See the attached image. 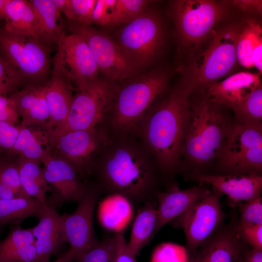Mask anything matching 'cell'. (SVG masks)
I'll return each mask as SVG.
<instances>
[{
    "label": "cell",
    "instance_id": "7",
    "mask_svg": "<svg viewBox=\"0 0 262 262\" xmlns=\"http://www.w3.org/2000/svg\"><path fill=\"white\" fill-rule=\"evenodd\" d=\"M115 41L122 51L139 71L153 63L164 46V33L158 16L145 11L124 24Z\"/></svg>",
    "mask_w": 262,
    "mask_h": 262
},
{
    "label": "cell",
    "instance_id": "34",
    "mask_svg": "<svg viewBox=\"0 0 262 262\" xmlns=\"http://www.w3.org/2000/svg\"><path fill=\"white\" fill-rule=\"evenodd\" d=\"M115 234L104 239L82 255L76 262H115Z\"/></svg>",
    "mask_w": 262,
    "mask_h": 262
},
{
    "label": "cell",
    "instance_id": "18",
    "mask_svg": "<svg viewBox=\"0 0 262 262\" xmlns=\"http://www.w3.org/2000/svg\"><path fill=\"white\" fill-rule=\"evenodd\" d=\"M212 192L201 185L181 190L176 182L172 183L165 191L159 192L156 197L157 217L153 238L165 225Z\"/></svg>",
    "mask_w": 262,
    "mask_h": 262
},
{
    "label": "cell",
    "instance_id": "14",
    "mask_svg": "<svg viewBox=\"0 0 262 262\" xmlns=\"http://www.w3.org/2000/svg\"><path fill=\"white\" fill-rule=\"evenodd\" d=\"M98 199L97 193L85 188L75 211L62 215L66 242L69 244L67 252L72 261H77L99 242L93 228V215Z\"/></svg>",
    "mask_w": 262,
    "mask_h": 262
},
{
    "label": "cell",
    "instance_id": "2",
    "mask_svg": "<svg viewBox=\"0 0 262 262\" xmlns=\"http://www.w3.org/2000/svg\"><path fill=\"white\" fill-rule=\"evenodd\" d=\"M188 98L177 88L155 108L147 121V143L165 171L175 167L182 150L190 121Z\"/></svg>",
    "mask_w": 262,
    "mask_h": 262
},
{
    "label": "cell",
    "instance_id": "5",
    "mask_svg": "<svg viewBox=\"0 0 262 262\" xmlns=\"http://www.w3.org/2000/svg\"><path fill=\"white\" fill-rule=\"evenodd\" d=\"M169 76L165 70L153 69L127 79L118 89L115 87L112 102L115 126L127 129L143 117L166 89Z\"/></svg>",
    "mask_w": 262,
    "mask_h": 262
},
{
    "label": "cell",
    "instance_id": "13",
    "mask_svg": "<svg viewBox=\"0 0 262 262\" xmlns=\"http://www.w3.org/2000/svg\"><path fill=\"white\" fill-rule=\"evenodd\" d=\"M70 31L86 42L99 71L110 81L125 80L139 73L124 54L115 40L89 25L70 21Z\"/></svg>",
    "mask_w": 262,
    "mask_h": 262
},
{
    "label": "cell",
    "instance_id": "50",
    "mask_svg": "<svg viewBox=\"0 0 262 262\" xmlns=\"http://www.w3.org/2000/svg\"><path fill=\"white\" fill-rule=\"evenodd\" d=\"M72 260L68 254V253H66L64 255L62 256L60 258H59L58 259H57L56 261H55L53 262H72ZM50 262L49 261H45V262Z\"/></svg>",
    "mask_w": 262,
    "mask_h": 262
},
{
    "label": "cell",
    "instance_id": "47",
    "mask_svg": "<svg viewBox=\"0 0 262 262\" xmlns=\"http://www.w3.org/2000/svg\"><path fill=\"white\" fill-rule=\"evenodd\" d=\"M244 12L261 15L262 1L260 0H234L229 1Z\"/></svg>",
    "mask_w": 262,
    "mask_h": 262
},
{
    "label": "cell",
    "instance_id": "29",
    "mask_svg": "<svg viewBox=\"0 0 262 262\" xmlns=\"http://www.w3.org/2000/svg\"><path fill=\"white\" fill-rule=\"evenodd\" d=\"M131 203L123 196L113 194L99 207L101 223L108 229L118 231L130 221L132 214Z\"/></svg>",
    "mask_w": 262,
    "mask_h": 262
},
{
    "label": "cell",
    "instance_id": "10",
    "mask_svg": "<svg viewBox=\"0 0 262 262\" xmlns=\"http://www.w3.org/2000/svg\"><path fill=\"white\" fill-rule=\"evenodd\" d=\"M212 194L190 207L172 221L184 231L186 251L191 257L224 224L225 214L220 198L222 194L213 189Z\"/></svg>",
    "mask_w": 262,
    "mask_h": 262
},
{
    "label": "cell",
    "instance_id": "33",
    "mask_svg": "<svg viewBox=\"0 0 262 262\" xmlns=\"http://www.w3.org/2000/svg\"><path fill=\"white\" fill-rule=\"evenodd\" d=\"M151 1L116 0L110 25L125 24L136 18L145 11Z\"/></svg>",
    "mask_w": 262,
    "mask_h": 262
},
{
    "label": "cell",
    "instance_id": "6",
    "mask_svg": "<svg viewBox=\"0 0 262 262\" xmlns=\"http://www.w3.org/2000/svg\"><path fill=\"white\" fill-rule=\"evenodd\" d=\"M219 165L231 174L261 175L262 124L237 121L231 129L219 156Z\"/></svg>",
    "mask_w": 262,
    "mask_h": 262
},
{
    "label": "cell",
    "instance_id": "42",
    "mask_svg": "<svg viewBox=\"0 0 262 262\" xmlns=\"http://www.w3.org/2000/svg\"><path fill=\"white\" fill-rule=\"evenodd\" d=\"M116 0H96L93 12V23L99 26L110 25Z\"/></svg>",
    "mask_w": 262,
    "mask_h": 262
},
{
    "label": "cell",
    "instance_id": "26",
    "mask_svg": "<svg viewBox=\"0 0 262 262\" xmlns=\"http://www.w3.org/2000/svg\"><path fill=\"white\" fill-rule=\"evenodd\" d=\"M157 209L156 199L147 201L136 216L127 243L129 249L135 256L153 238L157 221Z\"/></svg>",
    "mask_w": 262,
    "mask_h": 262
},
{
    "label": "cell",
    "instance_id": "45",
    "mask_svg": "<svg viewBox=\"0 0 262 262\" xmlns=\"http://www.w3.org/2000/svg\"><path fill=\"white\" fill-rule=\"evenodd\" d=\"M20 126L0 122V152H10L19 134Z\"/></svg>",
    "mask_w": 262,
    "mask_h": 262
},
{
    "label": "cell",
    "instance_id": "22",
    "mask_svg": "<svg viewBox=\"0 0 262 262\" xmlns=\"http://www.w3.org/2000/svg\"><path fill=\"white\" fill-rule=\"evenodd\" d=\"M44 86L49 115L45 129L49 131L62 126L66 121L71 105L73 97L72 91L74 88L67 79L54 69Z\"/></svg>",
    "mask_w": 262,
    "mask_h": 262
},
{
    "label": "cell",
    "instance_id": "1",
    "mask_svg": "<svg viewBox=\"0 0 262 262\" xmlns=\"http://www.w3.org/2000/svg\"><path fill=\"white\" fill-rule=\"evenodd\" d=\"M239 26L233 24L213 30L201 43L190 51L178 87L184 94L189 97L233 70L238 63L236 45Z\"/></svg>",
    "mask_w": 262,
    "mask_h": 262
},
{
    "label": "cell",
    "instance_id": "23",
    "mask_svg": "<svg viewBox=\"0 0 262 262\" xmlns=\"http://www.w3.org/2000/svg\"><path fill=\"white\" fill-rule=\"evenodd\" d=\"M16 105L21 127L37 126L46 127L49 115L43 85L32 84L11 94Z\"/></svg>",
    "mask_w": 262,
    "mask_h": 262
},
{
    "label": "cell",
    "instance_id": "32",
    "mask_svg": "<svg viewBox=\"0 0 262 262\" xmlns=\"http://www.w3.org/2000/svg\"><path fill=\"white\" fill-rule=\"evenodd\" d=\"M240 122L262 124V87L259 85L243 101L232 109Z\"/></svg>",
    "mask_w": 262,
    "mask_h": 262
},
{
    "label": "cell",
    "instance_id": "43",
    "mask_svg": "<svg viewBox=\"0 0 262 262\" xmlns=\"http://www.w3.org/2000/svg\"><path fill=\"white\" fill-rule=\"evenodd\" d=\"M237 229L243 241L251 247L262 249V224L241 225Z\"/></svg>",
    "mask_w": 262,
    "mask_h": 262
},
{
    "label": "cell",
    "instance_id": "36",
    "mask_svg": "<svg viewBox=\"0 0 262 262\" xmlns=\"http://www.w3.org/2000/svg\"><path fill=\"white\" fill-rule=\"evenodd\" d=\"M236 206L239 212L238 223L241 225L262 224V198L238 203Z\"/></svg>",
    "mask_w": 262,
    "mask_h": 262
},
{
    "label": "cell",
    "instance_id": "3",
    "mask_svg": "<svg viewBox=\"0 0 262 262\" xmlns=\"http://www.w3.org/2000/svg\"><path fill=\"white\" fill-rule=\"evenodd\" d=\"M198 90V97L191 102L188 99L190 121L182 151L192 163L201 165L219 157L232 123L223 106L210 101Z\"/></svg>",
    "mask_w": 262,
    "mask_h": 262
},
{
    "label": "cell",
    "instance_id": "8",
    "mask_svg": "<svg viewBox=\"0 0 262 262\" xmlns=\"http://www.w3.org/2000/svg\"><path fill=\"white\" fill-rule=\"evenodd\" d=\"M224 13V8L213 0H179L171 5L178 36L189 51L210 35Z\"/></svg>",
    "mask_w": 262,
    "mask_h": 262
},
{
    "label": "cell",
    "instance_id": "28",
    "mask_svg": "<svg viewBox=\"0 0 262 262\" xmlns=\"http://www.w3.org/2000/svg\"><path fill=\"white\" fill-rule=\"evenodd\" d=\"M17 163L20 182L28 196L45 203L47 192H53L49 185L40 162L20 157Z\"/></svg>",
    "mask_w": 262,
    "mask_h": 262
},
{
    "label": "cell",
    "instance_id": "20",
    "mask_svg": "<svg viewBox=\"0 0 262 262\" xmlns=\"http://www.w3.org/2000/svg\"><path fill=\"white\" fill-rule=\"evenodd\" d=\"M56 209V207L46 203L38 218V224L31 228L35 238L36 262L49 261L50 256L66 242L63 219Z\"/></svg>",
    "mask_w": 262,
    "mask_h": 262
},
{
    "label": "cell",
    "instance_id": "49",
    "mask_svg": "<svg viewBox=\"0 0 262 262\" xmlns=\"http://www.w3.org/2000/svg\"><path fill=\"white\" fill-rule=\"evenodd\" d=\"M18 196L9 187L0 180V199H9Z\"/></svg>",
    "mask_w": 262,
    "mask_h": 262
},
{
    "label": "cell",
    "instance_id": "31",
    "mask_svg": "<svg viewBox=\"0 0 262 262\" xmlns=\"http://www.w3.org/2000/svg\"><path fill=\"white\" fill-rule=\"evenodd\" d=\"M262 43V30L260 23L254 18L245 20L240 25L236 50L237 62L246 68L253 67L251 55L254 49Z\"/></svg>",
    "mask_w": 262,
    "mask_h": 262
},
{
    "label": "cell",
    "instance_id": "30",
    "mask_svg": "<svg viewBox=\"0 0 262 262\" xmlns=\"http://www.w3.org/2000/svg\"><path fill=\"white\" fill-rule=\"evenodd\" d=\"M47 133L33 130L29 127H21L16 140L9 152L20 157L41 162L49 149Z\"/></svg>",
    "mask_w": 262,
    "mask_h": 262
},
{
    "label": "cell",
    "instance_id": "21",
    "mask_svg": "<svg viewBox=\"0 0 262 262\" xmlns=\"http://www.w3.org/2000/svg\"><path fill=\"white\" fill-rule=\"evenodd\" d=\"M47 135L48 148H55L76 171L94 152L97 146L94 129L69 131L55 135L47 134Z\"/></svg>",
    "mask_w": 262,
    "mask_h": 262
},
{
    "label": "cell",
    "instance_id": "16",
    "mask_svg": "<svg viewBox=\"0 0 262 262\" xmlns=\"http://www.w3.org/2000/svg\"><path fill=\"white\" fill-rule=\"evenodd\" d=\"M237 221L233 217L229 223L224 224L190 257V262H237L247 245L238 233Z\"/></svg>",
    "mask_w": 262,
    "mask_h": 262
},
{
    "label": "cell",
    "instance_id": "51",
    "mask_svg": "<svg viewBox=\"0 0 262 262\" xmlns=\"http://www.w3.org/2000/svg\"><path fill=\"white\" fill-rule=\"evenodd\" d=\"M8 0H0V20H4L5 6Z\"/></svg>",
    "mask_w": 262,
    "mask_h": 262
},
{
    "label": "cell",
    "instance_id": "24",
    "mask_svg": "<svg viewBox=\"0 0 262 262\" xmlns=\"http://www.w3.org/2000/svg\"><path fill=\"white\" fill-rule=\"evenodd\" d=\"M29 1L35 16L39 39L49 48L57 44L65 34L61 13L51 0Z\"/></svg>",
    "mask_w": 262,
    "mask_h": 262
},
{
    "label": "cell",
    "instance_id": "17",
    "mask_svg": "<svg viewBox=\"0 0 262 262\" xmlns=\"http://www.w3.org/2000/svg\"><path fill=\"white\" fill-rule=\"evenodd\" d=\"M200 183L213 186L221 194H226L232 207L240 203L261 196L262 177L256 174H196L193 176Z\"/></svg>",
    "mask_w": 262,
    "mask_h": 262
},
{
    "label": "cell",
    "instance_id": "44",
    "mask_svg": "<svg viewBox=\"0 0 262 262\" xmlns=\"http://www.w3.org/2000/svg\"><path fill=\"white\" fill-rule=\"evenodd\" d=\"M20 117L15 102L6 95H0V122L17 126Z\"/></svg>",
    "mask_w": 262,
    "mask_h": 262
},
{
    "label": "cell",
    "instance_id": "12",
    "mask_svg": "<svg viewBox=\"0 0 262 262\" xmlns=\"http://www.w3.org/2000/svg\"><path fill=\"white\" fill-rule=\"evenodd\" d=\"M56 45L52 69L73 83L76 90L84 88L98 78V67L81 35L72 33L64 34Z\"/></svg>",
    "mask_w": 262,
    "mask_h": 262
},
{
    "label": "cell",
    "instance_id": "40",
    "mask_svg": "<svg viewBox=\"0 0 262 262\" xmlns=\"http://www.w3.org/2000/svg\"><path fill=\"white\" fill-rule=\"evenodd\" d=\"M35 238L31 228L24 229L18 225L11 228L7 237L0 241V250L35 244Z\"/></svg>",
    "mask_w": 262,
    "mask_h": 262
},
{
    "label": "cell",
    "instance_id": "19",
    "mask_svg": "<svg viewBox=\"0 0 262 262\" xmlns=\"http://www.w3.org/2000/svg\"><path fill=\"white\" fill-rule=\"evenodd\" d=\"M260 74L241 71L221 81H216L199 89L210 101L232 109L246 99L262 84Z\"/></svg>",
    "mask_w": 262,
    "mask_h": 262
},
{
    "label": "cell",
    "instance_id": "4",
    "mask_svg": "<svg viewBox=\"0 0 262 262\" xmlns=\"http://www.w3.org/2000/svg\"><path fill=\"white\" fill-rule=\"evenodd\" d=\"M100 175L107 188L121 195L131 204L139 205L155 199L153 170L134 151L120 148L102 166Z\"/></svg>",
    "mask_w": 262,
    "mask_h": 262
},
{
    "label": "cell",
    "instance_id": "48",
    "mask_svg": "<svg viewBox=\"0 0 262 262\" xmlns=\"http://www.w3.org/2000/svg\"><path fill=\"white\" fill-rule=\"evenodd\" d=\"M51 2L60 12L65 14L66 17L69 15L70 9V0H51Z\"/></svg>",
    "mask_w": 262,
    "mask_h": 262
},
{
    "label": "cell",
    "instance_id": "46",
    "mask_svg": "<svg viewBox=\"0 0 262 262\" xmlns=\"http://www.w3.org/2000/svg\"><path fill=\"white\" fill-rule=\"evenodd\" d=\"M116 251L115 262H137L135 256L129 249L122 232L115 234Z\"/></svg>",
    "mask_w": 262,
    "mask_h": 262
},
{
    "label": "cell",
    "instance_id": "39",
    "mask_svg": "<svg viewBox=\"0 0 262 262\" xmlns=\"http://www.w3.org/2000/svg\"><path fill=\"white\" fill-rule=\"evenodd\" d=\"M0 180L17 196L28 195L22 187L16 162L0 161Z\"/></svg>",
    "mask_w": 262,
    "mask_h": 262
},
{
    "label": "cell",
    "instance_id": "41",
    "mask_svg": "<svg viewBox=\"0 0 262 262\" xmlns=\"http://www.w3.org/2000/svg\"><path fill=\"white\" fill-rule=\"evenodd\" d=\"M151 262H189L188 255L184 248L166 244L156 249Z\"/></svg>",
    "mask_w": 262,
    "mask_h": 262
},
{
    "label": "cell",
    "instance_id": "37",
    "mask_svg": "<svg viewBox=\"0 0 262 262\" xmlns=\"http://www.w3.org/2000/svg\"><path fill=\"white\" fill-rule=\"evenodd\" d=\"M35 244L0 250V262H36Z\"/></svg>",
    "mask_w": 262,
    "mask_h": 262
},
{
    "label": "cell",
    "instance_id": "11",
    "mask_svg": "<svg viewBox=\"0 0 262 262\" xmlns=\"http://www.w3.org/2000/svg\"><path fill=\"white\" fill-rule=\"evenodd\" d=\"M0 52L24 80L45 77L49 67V48L31 36L0 30Z\"/></svg>",
    "mask_w": 262,
    "mask_h": 262
},
{
    "label": "cell",
    "instance_id": "35",
    "mask_svg": "<svg viewBox=\"0 0 262 262\" xmlns=\"http://www.w3.org/2000/svg\"><path fill=\"white\" fill-rule=\"evenodd\" d=\"M23 81L19 73L0 52V95L15 92Z\"/></svg>",
    "mask_w": 262,
    "mask_h": 262
},
{
    "label": "cell",
    "instance_id": "27",
    "mask_svg": "<svg viewBox=\"0 0 262 262\" xmlns=\"http://www.w3.org/2000/svg\"><path fill=\"white\" fill-rule=\"evenodd\" d=\"M46 203L28 195L0 199V227L6 224L19 225L27 217L39 218Z\"/></svg>",
    "mask_w": 262,
    "mask_h": 262
},
{
    "label": "cell",
    "instance_id": "38",
    "mask_svg": "<svg viewBox=\"0 0 262 262\" xmlns=\"http://www.w3.org/2000/svg\"><path fill=\"white\" fill-rule=\"evenodd\" d=\"M96 0H70L67 18L70 21L89 25L93 23L92 16Z\"/></svg>",
    "mask_w": 262,
    "mask_h": 262
},
{
    "label": "cell",
    "instance_id": "15",
    "mask_svg": "<svg viewBox=\"0 0 262 262\" xmlns=\"http://www.w3.org/2000/svg\"><path fill=\"white\" fill-rule=\"evenodd\" d=\"M44 176L54 190L45 203L56 208L64 202L78 201L85 187L79 181L75 167L66 160L53 156L50 151L42 160Z\"/></svg>",
    "mask_w": 262,
    "mask_h": 262
},
{
    "label": "cell",
    "instance_id": "25",
    "mask_svg": "<svg viewBox=\"0 0 262 262\" xmlns=\"http://www.w3.org/2000/svg\"><path fill=\"white\" fill-rule=\"evenodd\" d=\"M2 30L5 32L39 39L35 16L29 0H8Z\"/></svg>",
    "mask_w": 262,
    "mask_h": 262
},
{
    "label": "cell",
    "instance_id": "9",
    "mask_svg": "<svg viewBox=\"0 0 262 262\" xmlns=\"http://www.w3.org/2000/svg\"><path fill=\"white\" fill-rule=\"evenodd\" d=\"M112 82L98 78L84 88L77 89L65 123L47 134L94 129L112 103L115 89Z\"/></svg>",
    "mask_w": 262,
    "mask_h": 262
},
{
    "label": "cell",
    "instance_id": "52",
    "mask_svg": "<svg viewBox=\"0 0 262 262\" xmlns=\"http://www.w3.org/2000/svg\"><path fill=\"white\" fill-rule=\"evenodd\" d=\"M1 228H2V227H0V230L1 229Z\"/></svg>",
    "mask_w": 262,
    "mask_h": 262
}]
</instances>
